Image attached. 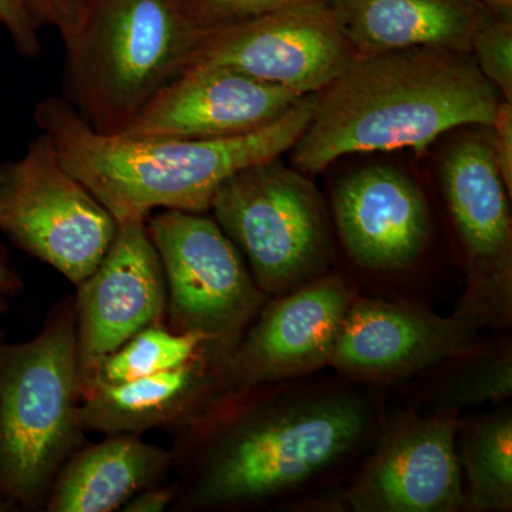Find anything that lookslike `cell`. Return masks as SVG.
Here are the masks:
<instances>
[{"label": "cell", "instance_id": "obj_1", "mask_svg": "<svg viewBox=\"0 0 512 512\" xmlns=\"http://www.w3.org/2000/svg\"><path fill=\"white\" fill-rule=\"evenodd\" d=\"M384 417L379 387L338 373L229 390L173 436V511L286 507L362 460Z\"/></svg>", "mask_w": 512, "mask_h": 512}, {"label": "cell", "instance_id": "obj_2", "mask_svg": "<svg viewBox=\"0 0 512 512\" xmlns=\"http://www.w3.org/2000/svg\"><path fill=\"white\" fill-rule=\"evenodd\" d=\"M501 101L471 53L431 47L356 53L316 94L293 163L313 175L350 154L423 153L454 128L493 126Z\"/></svg>", "mask_w": 512, "mask_h": 512}, {"label": "cell", "instance_id": "obj_3", "mask_svg": "<svg viewBox=\"0 0 512 512\" xmlns=\"http://www.w3.org/2000/svg\"><path fill=\"white\" fill-rule=\"evenodd\" d=\"M316 94L261 130L225 138H133L94 131L64 97L47 96L35 121L60 163L117 222L151 212L205 214L232 175L292 150L311 121Z\"/></svg>", "mask_w": 512, "mask_h": 512}, {"label": "cell", "instance_id": "obj_4", "mask_svg": "<svg viewBox=\"0 0 512 512\" xmlns=\"http://www.w3.org/2000/svg\"><path fill=\"white\" fill-rule=\"evenodd\" d=\"M73 295L47 312L26 342L0 328V500L43 511L67 458L86 444Z\"/></svg>", "mask_w": 512, "mask_h": 512}, {"label": "cell", "instance_id": "obj_5", "mask_svg": "<svg viewBox=\"0 0 512 512\" xmlns=\"http://www.w3.org/2000/svg\"><path fill=\"white\" fill-rule=\"evenodd\" d=\"M202 29L184 0H84L63 39V97L94 131L119 136L187 69Z\"/></svg>", "mask_w": 512, "mask_h": 512}, {"label": "cell", "instance_id": "obj_6", "mask_svg": "<svg viewBox=\"0 0 512 512\" xmlns=\"http://www.w3.org/2000/svg\"><path fill=\"white\" fill-rule=\"evenodd\" d=\"M210 211L269 298L333 269L335 241L325 201L301 171L279 158L228 178Z\"/></svg>", "mask_w": 512, "mask_h": 512}, {"label": "cell", "instance_id": "obj_7", "mask_svg": "<svg viewBox=\"0 0 512 512\" xmlns=\"http://www.w3.org/2000/svg\"><path fill=\"white\" fill-rule=\"evenodd\" d=\"M457 410L410 407L386 413L372 446L346 484L288 505L313 512H457L464 484L457 453Z\"/></svg>", "mask_w": 512, "mask_h": 512}, {"label": "cell", "instance_id": "obj_8", "mask_svg": "<svg viewBox=\"0 0 512 512\" xmlns=\"http://www.w3.org/2000/svg\"><path fill=\"white\" fill-rule=\"evenodd\" d=\"M146 224L167 286L165 325L204 336L205 349L228 365L269 296L214 218L163 210Z\"/></svg>", "mask_w": 512, "mask_h": 512}, {"label": "cell", "instance_id": "obj_9", "mask_svg": "<svg viewBox=\"0 0 512 512\" xmlns=\"http://www.w3.org/2000/svg\"><path fill=\"white\" fill-rule=\"evenodd\" d=\"M0 232L76 288L103 261L117 221L40 133L22 157L0 165Z\"/></svg>", "mask_w": 512, "mask_h": 512}, {"label": "cell", "instance_id": "obj_10", "mask_svg": "<svg viewBox=\"0 0 512 512\" xmlns=\"http://www.w3.org/2000/svg\"><path fill=\"white\" fill-rule=\"evenodd\" d=\"M448 215L456 231L466 291L457 309L484 330L510 328L512 218L490 133L471 134L447 151L440 170Z\"/></svg>", "mask_w": 512, "mask_h": 512}, {"label": "cell", "instance_id": "obj_11", "mask_svg": "<svg viewBox=\"0 0 512 512\" xmlns=\"http://www.w3.org/2000/svg\"><path fill=\"white\" fill-rule=\"evenodd\" d=\"M356 53L322 0L202 29L187 69L231 67L309 96L332 83Z\"/></svg>", "mask_w": 512, "mask_h": 512}, {"label": "cell", "instance_id": "obj_12", "mask_svg": "<svg viewBox=\"0 0 512 512\" xmlns=\"http://www.w3.org/2000/svg\"><path fill=\"white\" fill-rule=\"evenodd\" d=\"M483 326L456 309L441 316L426 306L357 295L329 369L367 386L417 379L476 348Z\"/></svg>", "mask_w": 512, "mask_h": 512}, {"label": "cell", "instance_id": "obj_13", "mask_svg": "<svg viewBox=\"0 0 512 512\" xmlns=\"http://www.w3.org/2000/svg\"><path fill=\"white\" fill-rule=\"evenodd\" d=\"M359 288L343 272L329 271L272 296L229 357V390L288 382L329 369L340 330Z\"/></svg>", "mask_w": 512, "mask_h": 512}, {"label": "cell", "instance_id": "obj_14", "mask_svg": "<svg viewBox=\"0 0 512 512\" xmlns=\"http://www.w3.org/2000/svg\"><path fill=\"white\" fill-rule=\"evenodd\" d=\"M146 222H117L116 237L103 261L76 286L83 392L111 353L140 330L165 323L167 286Z\"/></svg>", "mask_w": 512, "mask_h": 512}, {"label": "cell", "instance_id": "obj_15", "mask_svg": "<svg viewBox=\"0 0 512 512\" xmlns=\"http://www.w3.org/2000/svg\"><path fill=\"white\" fill-rule=\"evenodd\" d=\"M332 218L350 262L373 275L414 268L433 237L426 195L392 165H367L346 175L333 191Z\"/></svg>", "mask_w": 512, "mask_h": 512}, {"label": "cell", "instance_id": "obj_16", "mask_svg": "<svg viewBox=\"0 0 512 512\" xmlns=\"http://www.w3.org/2000/svg\"><path fill=\"white\" fill-rule=\"evenodd\" d=\"M303 97L231 67L192 66L165 84L119 136H242L281 119Z\"/></svg>", "mask_w": 512, "mask_h": 512}, {"label": "cell", "instance_id": "obj_17", "mask_svg": "<svg viewBox=\"0 0 512 512\" xmlns=\"http://www.w3.org/2000/svg\"><path fill=\"white\" fill-rule=\"evenodd\" d=\"M227 363L201 349L184 365L126 383H93L84 389V429L94 433H181L229 392Z\"/></svg>", "mask_w": 512, "mask_h": 512}, {"label": "cell", "instance_id": "obj_18", "mask_svg": "<svg viewBox=\"0 0 512 512\" xmlns=\"http://www.w3.org/2000/svg\"><path fill=\"white\" fill-rule=\"evenodd\" d=\"M357 53L431 47L470 53L493 18L480 0H329Z\"/></svg>", "mask_w": 512, "mask_h": 512}, {"label": "cell", "instance_id": "obj_19", "mask_svg": "<svg viewBox=\"0 0 512 512\" xmlns=\"http://www.w3.org/2000/svg\"><path fill=\"white\" fill-rule=\"evenodd\" d=\"M173 473V453L136 434H111L83 444L60 468L47 494V512H111Z\"/></svg>", "mask_w": 512, "mask_h": 512}, {"label": "cell", "instance_id": "obj_20", "mask_svg": "<svg viewBox=\"0 0 512 512\" xmlns=\"http://www.w3.org/2000/svg\"><path fill=\"white\" fill-rule=\"evenodd\" d=\"M457 453L466 476L464 510H512V412L510 406L460 417Z\"/></svg>", "mask_w": 512, "mask_h": 512}, {"label": "cell", "instance_id": "obj_21", "mask_svg": "<svg viewBox=\"0 0 512 512\" xmlns=\"http://www.w3.org/2000/svg\"><path fill=\"white\" fill-rule=\"evenodd\" d=\"M424 409L463 410L483 404H507L512 396L511 339H483L476 348L421 375ZM420 377V376H419Z\"/></svg>", "mask_w": 512, "mask_h": 512}, {"label": "cell", "instance_id": "obj_22", "mask_svg": "<svg viewBox=\"0 0 512 512\" xmlns=\"http://www.w3.org/2000/svg\"><path fill=\"white\" fill-rule=\"evenodd\" d=\"M204 345L207 340L197 333H177L165 323L148 326L104 360L93 383H126L156 375L184 365Z\"/></svg>", "mask_w": 512, "mask_h": 512}, {"label": "cell", "instance_id": "obj_23", "mask_svg": "<svg viewBox=\"0 0 512 512\" xmlns=\"http://www.w3.org/2000/svg\"><path fill=\"white\" fill-rule=\"evenodd\" d=\"M470 53L503 100L512 101V19L493 16L477 30Z\"/></svg>", "mask_w": 512, "mask_h": 512}, {"label": "cell", "instance_id": "obj_24", "mask_svg": "<svg viewBox=\"0 0 512 512\" xmlns=\"http://www.w3.org/2000/svg\"><path fill=\"white\" fill-rule=\"evenodd\" d=\"M312 2L322 0H184V5L201 28H211Z\"/></svg>", "mask_w": 512, "mask_h": 512}, {"label": "cell", "instance_id": "obj_25", "mask_svg": "<svg viewBox=\"0 0 512 512\" xmlns=\"http://www.w3.org/2000/svg\"><path fill=\"white\" fill-rule=\"evenodd\" d=\"M40 22L28 0H0V28L8 33L16 52L35 59L42 52Z\"/></svg>", "mask_w": 512, "mask_h": 512}, {"label": "cell", "instance_id": "obj_26", "mask_svg": "<svg viewBox=\"0 0 512 512\" xmlns=\"http://www.w3.org/2000/svg\"><path fill=\"white\" fill-rule=\"evenodd\" d=\"M28 3L40 25L53 26L64 39L76 28L84 0H28Z\"/></svg>", "mask_w": 512, "mask_h": 512}, {"label": "cell", "instance_id": "obj_27", "mask_svg": "<svg viewBox=\"0 0 512 512\" xmlns=\"http://www.w3.org/2000/svg\"><path fill=\"white\" fill-rule=\"evenodd\" d=\"M488 128L491 130L495 160L512 195V101H501L494 124Z\"/></svg>", "mask_w": 512, "mask_h": 512}, {"label": "cell", "instance_id": "obj_28", "mask_svg": "<svg viewBox=\"0 0 512 512\" xmlns=\"http://www.w3.org/2000/svg\"><path fill=\"white\" fill-rule=\"evenodd\" d=\"M177 498V485L174 481L150 485L131 497L120 511L124 512H163L173 510Z\"/></svg>", "mask_w": 512, "mask_h": 512}, {"label": "cell", "instance_id": "obj_29", "mask_svg": "<svg viewBox=\"0 0 512 512\" xmlns=\"http://www.w3.org/2000/svg\"><path fill=\"white\" fill-rule=\"evenodd\" d=\"M23 289V281L18 272L10 268L8 256L0 248V295L10 298Z\"/></svg>", "mask_w": 512, "mask_h": 512}, {"label": "cell", "instance_id": "obj_30", "mask_svg": "<svg viewBox=\"0 0 512 512\" xmlns=\"http://www.w3.org/2000/svg\"><path fill=\"white\" fill-rule=\"evenodd\" d=\"M498 18L512 19V0H480Z\"/></svg>", "mask_w": 512, "mask_h": 512}, {"label": "cell", "instance_id": "obj_31", "mask_svg": "<svg viewBox=\"0 0 512 512\" xmlns=\"http://www.w3.org/2000/svg\"><path fill=\"white\" fill-rule=\"evenodd\" d=\"M6 296L0 295V315H3V313L8 312L9 309V303Z\"/></svg>", "mask_w": 512, "mask_h": 512}, {"label": "cell", "instance_id": "obj_32", "mask_svg": "<svg viewBox=\"0 0 512 512\" xmlns=\"http://www.w3.org/2000/svg\"><path fill=\"white\" fill-rule=\"evenodd\" d=\"M13 511L12 507L8 503H5V501L0 500V512H9Z\"/></svg>", "mask_w": 512, "mask_h": 512}]
</instances>
